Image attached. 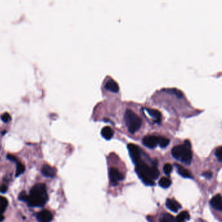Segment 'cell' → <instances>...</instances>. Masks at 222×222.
<instances>
[{
    "instance_id": "obj_26",
    "label": "cell",
    "mask_w": 222,
    "mask_h": 222,
    "mask_svg": "<svg viewBox=\"0 0 222 222\" xmlns=\"http://www.w3.org/2000/svg\"><path fill=\"white\" fill-rule=\"evenodd\" d=\"M7 190V187L5 186V185H3V186H2L1 187H0V192H1L2 193H5Z\"/></svg>"
},
{
    "instance_id": "obj_9",
    "label": "cell",
    "mask_w": 222,
    "mask_h": 222,
    "mask_svg": "<svg viewBox=\"0 0 222 222\" xmlns=\"http://www.w3.org/2000/svg\"><path fill=\"white\" fill-rule=\"evenodd\" d=\"M42 173L46 177L53 178L56 174V170L49 165H44L42 167Z\"/></svg>"
},
{
    "instance_id": "obj_21",
    "label": "cell",
    "mask_w": 222,
    "mask_h": 222,
    "mask_svg": "<svg viewBox=\"0 0 222 222\" xmlns=\"http://www.w3.org/2000/svg\"><path fill=\"white\" fill-rule=\"evenodd\" d=\"M160 222H176L175 219L169 214H166L162 217Z\"/></svg>"
},
{
    "instance_id": "obj_11",
    "label": "cell",
    "mask_w": 222,
    "mask_h": 222,
    "mask_svg": "<svg viewBox=\"0 0 222 222\" xmlns=\"http://www.w3.org/2000/svg\"><path fill=\"white\" fill-rule=\"evenodd\" d=\"M104 87L108 90V91H109L113 93H117L119 90V85L116 81L112 79H109V80L106 81V83L104 85Z\"/></svg>"
},
{
    "instance_id": "obj_12",
    "label": "cell",
    "mask_w": 222,
    "mask_h": 222,
    "mask_svg": "<svg viewBox=\"0 0 222 222\" xmlns=\"http://www.w3.org/2000/svg\"><path fill=\"white\" fill-rule=\"evenodd\" d=\"M166 206L169 208L170 211L174 212H178L179 210L181 208L180 204L177 202V201L171 199H167L166 201Z\"/></svg>"
},
{
    "instance_id": "obj_19",
    "label": "cell",
    "mask_w": 222,
    "mask_h": 222,
    "mask_svg": "<svg viewBox=\"0 0 222 222\" xmlns=\"http://www.w3.org/2000/svg\"><path fill=\"white\" fill-rule=\"evenodd\" d=\"M170 139H167V138L160 136L158 137V144L162 148H165L170 143Z\"/></svg>"
},
{
    "instance_id": "obj_8",
    "label": "cell",
    "mask_w": 222,
    "mask_h": 222,
    "mask_svg": "<svg viewBox=\"0 0 222 222\" xmlns=\"http://www.w3.org/2000/svg\"><path fill=\"white\" fill-rule=\"evenodd\" d=\"M36 218L39 222H51L53 220V215L50 211L43 210L37 214Z\"/></svg>"
},
{
    "instance_id": "obj_20",
    "label": "cell",
    "mask_w": 222,
    "mask_h": 222,
    "mask_svg": "<svg viewBox=\"0 0 222 222\" xmlns=\"http://www.w3.org/2000/svg\"><path fill=\"white\" fill-rule=\"evenodd\" d=\"M16 164H17V167H16V176H18L19 175L24 173V172L25 171L26 167L23 163L19 162L18 161L16 162Z\"/></svg>"
},
{
    "instance_id": "obj_14",
    "label": "cell",
    "mask_w": 222,
    "mask_h": 222,
    "mask_svg": "<svg viewBox=\"0 0 222 222\" xmlns=\"http://www.w3.org/2000/svg\"><path fill=\"white\" fill-rule=\"evenodd\" d=\"M143 109H145L146 112L149 113V115L151 117H152L155 119L156 122L159 123L160 121H161V119H162L161 113H160L157 109H151V108H145Z\"/></svg>"
},
{
    "instance_id": "obj_16",
    "label": "cell",
    "mask_w": 222,
    "mask_h": 222,
    "mask_svg": "<svg viewBox=\"0 0 222 222\" xmlns=\"http://www.w3.org/2000/svg\"><path fill=\"white\" fill-rule=\"evenodd\" d=\"M176 169H177V171L179 173V174L182 176V177L184 178H192V174L188 170L185 169L184 167H183L179 165H176Z\"/></svg>"
},
{
    "instance_id": "obj_2",
    "label": "cell",
    "mask_w": 222,
    "mask_h": 222,
    "mask_svg": "<svg viewBox=\"0 0 222 222\" xmlns=\"http://www.w3.org/2000/svg\"><path fill=\"white\" fill-rule=\"evenodd\" d=\"M135 171L139 178L147 186H154L155 183L153 180L158 179L159 176V171L156 166H149L141 160L136 163Z\"/></svg>"
},
{
    "instance_id": "obj_6",
    "label": "cell",
    "mask_w": 222,
    "mask_h": 222,
    "mask_svg": "<svg viewBox=\"0 0 222 222\" xmlns=\"http://www.w3.org/2000/svg\"><path fill=\"white\" fill-rule=\"evenodd\" d=\"M143 144L149 149H154L158 145V136L156 135H146L143 139Z\"/></svg>"
},
{
    "instance_id": "obj_24",
    "label": "cell",
    "mask_w": 222,
    "mask_h": 222,
    "mask_svg": "<svg viewBox=\"0 0 222 222\" xmlns=\"http://www.w3.org/2000/svg\"><path fill=\"white\" fill-rule=\"evenodd\" d=\"M2 119L3 120V121L7 122H9L11 120V116L9 113H4L3 115H2Z\"/></svg>"
},
{
    "instance_id": "obj_17",
    "label": "cell",
    "mask_w": 222,
    "mask_h": 222,
    "mask_svg": "<svg viewBox=\"0 0 222 222\" xmlns=\"http://www.w3.org/2000/svg\"><path fill=\"white\" fill-rule=\"evenodd\" d=\"M171 180L167 177H162L159 181V185L163 188H169L171 186Z\"/></svg>"
},
{
    "instance_id": "obj_7",
    "label": "cell",
    "mask_w": 222,
    "mask_h": 222,
    "mask_svg": "<svg viewBox=\"0 0 222 222\" xmlns=\"http://www.w3.org/2000/svg\"><path fill=\"white\" fill-rule=\"evenodd\" d=\"M109 178L113 184H117L119 181H121L124 179L122 173L119 171L116 168H111L109 170Z\"/></svg>"
},
{
    "instance_id": "obj_25",
    "label": "cell",
    "mask_w": 222,
    "mask_h": 222,
    "mask_svg": "<svg viewBox=\"0 0 222 222\" xmlns=\"http://www.w3.org/2000/svg\"><path fill=\"white\" fill-rule=\"evenodd\" d=\"M203 176H204L205 178L210 179L212 177V173H211V172H205V173H203Z\"/></svg>"
},
{
    "instance_id": "obj_5",
    "label": "cell",
    "mask_w": 222,
    "mask_h": 222,
    "mask_svg": "<svg viewBox=\"0 0 222 222\" xmlns=\"http://www.w3.org/2000/svg\"><path fill=\"white\" fill-rule=\"evenodd\" d=\"M128 149L131 159L132 160L134 163L136 164L141 160V153L139 148L132 143H130L128 145Z\"/></svg>"
},
{
    "instance_id": "obj_1",
    "label": "cell",
    "mask_w": 222,
    "mask_h": 222,
    "mask_svg": "<svg viewBox=\"0 0 222 222\" xmlns=\"http://www.w3.org/2000/svg\"><path fill=\"white\" fill-rule=\"evenodd\" d=\"M48 199L46 187L44 184H36L27 195L26 201L30 207H43Z\"/></svg>"
},
{
    "instance_id": "obj_22",
    "label": "cell",
    "mask_w": 222,
    "mask_h": 222,
    "mask_svg": "<svg viewBox=\"0 0 222 222\" xmlns=\"http://www.w3.org/2000/svg\"><path fill=\"white\" fill-rule=\"evenodd\" d=\"M173 170V167L170 163H166L165 166H163V172L165 173V174L169 175Z\"/></svg>"
},
{
    "instance_id": "obj_10",
    "label": "cell",
    "mask_w": 222,
    "mask_h": 222,
    "mask_svg": "<svg viewBox=\"0 0 222 222\" xmlns=\"http://www.w3.org/2000/svg\"><path fill=\"white\" fill-rule=\"evenodd\" d=\"M211 205L212 208L217 210V211H222L221 197L220 194H217L213 197L211 200Z\"/></svg>"
},
{
    "instance_id": "obj_15",
    "label": "cell",
    "mask_w": 222,
    "mask_h": 222,
    "mask_svg": "<svg viewBox=\"0 0 222 222\" xmlns=\"http://www.w3.org/2000/svg\"><path fill=\"white\" fill-rule=\"evenodd\" d=\"M101 135L104 139L109 140L113 135V131L109 126H105L101 130Z\"/></svg>"
},
{
    "instance_id": "obj_23",
    "label": "cell",
    "mask_w": 222,
    "mask_h": 222,
    "mask_svg": "<svg viewBox=\"0 0 222 222\" xmlns=\"http://www.w3.org/2000/svg\"><path fill=\"white\" fill-rule=\"evenodd\" d=\"M215 155L217 157V160H218L220 162L222 161V147H219L218 148H217L216 152H215Z\"/></svg>"
},
{
    "instance_id": "obj_3",
    "label": "cell",
    "mask_w": 222,
    "mask_h": 222,
    "mask_svg": "<svg viewBox=\"0 0 222 222\" xmlns=\"http://www.w3.org/2000/svg\"><path fill=\"white\" fill-rule=\"evenodd\" d=\"M190 149V143L186 140L183 145H177L173 148L171 153L175 159L186 164H190L192 160V153Z\"/></svg>"
},
{
    "instance_id": "obj_18",
    "label": "cell",
    "mask_w": 222,
    "mask_h": 222,
    "mask_svg": "<svg viewBox=\"0 0 222 222\" xmlns=\"http://www.w3.org/2000/svg\"><path fill=\"white\" fill-rule=\"evenodd\" d=\"M189 219H190V215H189L188 212L186 211H184L180 213V214H179L178 216L176 217V222H184L185 220Z\"/></svg>"
},
{
    "instance_id": "obj_13",
    "label": "cell",
    "mask_w": 222,
    "mask_h": 222,
    "mask_svg": "<svg viewBox=\"0 0 222 222\" xmlns=\"http://www.w3.org/2000/svg\"><path fill=\"white\" fill-rule=\"evenodd\" d=\"M8 203H9L5 197L0 195V222H2L4 219L3 214L8 206Z\"/></svg>"
},
{
    "instance_id": "obj_4",
    "label": "cell",
    "mask_w": 222,
    "mask_h": 222,
    "mask_svg": "<svg viewBox=\"0 0 222 222\" xmlns=\"http://www.w3.org/2000/svg\"><path fill=\"white\" fill-rule=\"evenodd\" d=\"M125 121L128 131L132 134L136 132L142 124L141 119L130 109H126L125 112Z\"/></svg>"
}]
</instances>
